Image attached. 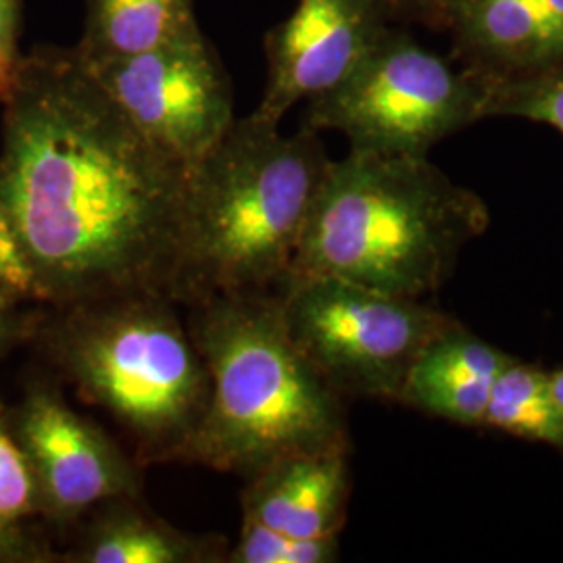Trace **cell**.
Here are the masks:
<instances>
[{
    "label": "cell",
    "instance_id": "6da1fadb",
    "mask_svg": "<svg viewBox=\"0 0 563 563\" xmlns=\"http://www.w3.org/2000/svg\"><path fill=\"white\" fill-rule=\"evenodd\" d=\"M0 202L57 309L178 302L188 169L125 118L74 48L21 60L4 101Z\"/></svg>",
    "mask_w": 563,
    "mask_h": 563
},
{
    "label": "cell",
    "instance_id": "7a4b0ae2",
    "mask_svg": "<svg viewBox=\"0 0 563 563\" xmlns=\"http://www.w3.org/2000/svg\"><path fill=\"white\" fill-rule=\"evenodd\" d=\"M330 162L305 125L234 121L188 174L178 305L280 295Z\"/></svg>",
    "mask_w": 563,
    "mask_h": 563
},
{
    "label": "cell",
    "instance_id": "3957f363",
    "mask_svg": "<svg viewBox=\"0 0 563 563\" xmlns=\"http://www.w3.org/2000/svg\"><path fill=\"white\" fill-rule=\"evenodd\" d=\"M488 222L483 199L428 157L349 151L328 165L290 278H336L422 299L443 286Z\"/></svg>",
    "mask_w": 563,
    "mask_h": 563
},
{
    "label": "cell",
    "instance_id": "277c9868",
    "mask_svg": "<svg viewBox=\"0 0 563 563\" xmlns=\"http://www.w3.org/2000/svg\"><path fill=\"white\" fill-rule=\"evenodd\" d=\"M211 399L186 463L251 478L288 455L349 446L344 397L288 336L278 295L190 305Z\"/></svg>",
    "mask_w": 563,
    "mask_h": 563
},
{
    "label": "cell",
    "instance_id": "5b68a950",
    "mask_svg": "<svg viewBox=\"0 0 563 563\" xmlns=\"http://www.w3.org/2000/svg\"><path fill=\"white\" fill-rule=\"evenodd\" d=\"M178 302L121 295L60 307L51 349L81 397L130 434L139 465L186 462L211 376Z\"/></svg>",
    "mask_w": 563,
    "mask_h": 563
},
{
    "label": "cell",
    "instance_id": "8992f818",
    "mask_svg": "<svg viewBox=\"0 0 563 563\" xmlns=\"http://www.w3.org/2000/svg\"><path fill=\"white\" fill-rule=\"evenodd\" d=\"M495 78L390 27L346 80L307 102L302 125L339 132L351 151L428 157L434 144L486 120Z\"/></svg>",
    "mask_w": 563,
    "mask_h": 563
},
{
    "label": "cell",
    "instance_id": "52a82bcc",
    "mask_svg": "<svg viewBox=\"0 0 563 563\" xmlns=\"http://www.w3.org/2000/svg\"><path fill=\"white\" fill-rule=\"evenodd\" d=\"M286 332L342 397L399 402L423 349L457 320L420 299L299 276L278 295Z\"/></svg>",
    "mask_w": 563,
    "mask_h": 563
},
{
    "label": "cell",
    "instance_id": "ba28073f",
    "mask_svg": "<svg viewBox=\"0 0 563 563\" xmlns=\"http://www.w3.org/2000/svg\"><path fill=\"white\" fill-rule=\"evenodd\" d=\"M86 67L125 118L188 172L236 121L232 81L202 32Z\"/></svg>",
    "mask_w": 563,
    "mask_h": 563
},
{
    "label": "cell",
    "instance_id": "9c48e42d",
    "mask_svg": "<svg viewBox=\"0 0 563 563\" xmlns=\"http://www.w3.org/2000/svg\"><path fill=\"white\" fill-rule=\"evenodd\" d=\"M13 437L30 463L38 507L55 520H78L113 499H141L139 462L53 390H34L21 402Z\"/></svg>",
    "mask_w": 563,
    "mask_h": 563
},
{
    "label": "cell",
    "instance_id": "30bf717a",
    "mask_svg": "<svg viewBox=\"0 0 563 563\" xmlns=\"http://www.w3.org/2000/svg\"><path fill=\"white\" fill-rule=\"evenodd\" d=\"M383 0H299L265 36L267 81L255 118L280 125L301 101L346 80L393 27Z\"/></svg>",
    "mask_w": 563,
    "mask_h": 563
},
{
    "label": "cell",
    "instance_id": "8fae6325",
    "mask_svg": "<svg viewBox=\"0 0 563 563\" xmlns=\"http://www.w3.org/2000/svg\"><path fill=\"white\" fill-rule=\"evenodd\" d=\"M457 59L497 78L563 59V0H443Z\"/></svg>",
    "mask_w": 563,
    "mask_h": 563
},
{
    "label": "cell",
    "instance_id": "7c38bea8",
    "mask_svg": "<svg viewBox=\"0 0 563 563\" xmlns=\"http://www.w3.org/2000/svg\"><path fill=\"white\" fill-rule=\"evenodd\" d=\"M349 493V446L297 453L246 478L242 518L295 539L339 537Z\"/></svg>",
    "mask_w": 563,
    "mask_h": 563
},
{
    "label": "cell",
    "instance_id": "4fadbf2b",
    "mask_svg": "<svg viewBox=\"0 0 563 563\" xmlns=\"http://www.w3.org/2000/svg\"><path fill=\"white\" fill-rule=\"evenodd\" d=\"M511 360L457 323L423 349L399 402L446 422L483 426L490 388Z\"/></svg>",
    "mask_w": 563,
    "mask_h": 563
},
{
    "label": "cell",
    "instance_id": "5bb4252c",
    "mask_svg": "<svg viewBox=\"0 0 563 563\" xmlns=\"http://www.w3.org/2000/svg\"><path fill=\"white\" fill-rule=\"evenodd\" d=\"M225 555L220 537L184 532L146 511L139 499L123 497L90 511L71 562L218 563Z\"/></svg>",
    "mask_w": 563,
    "mask_h": 563
},
{
    "label": "cell",
    "instance_id": "9a60e30c",
    "mask_svg": "<svg viewBox=\"0 0 563 563\" xmlns=\"http://www.w3.org/2000/svg\"><path fill=\"white\" fill-rule=\"evenodd\" d=\"M195 0H86L76 53L86 65L134 57L199 34Z\"/></svg>",
    "mask_w": 563,
    "mask_h": 563
},
{
    "label": "cell",
    "instance_id": "2e32d148",
    "mask_svg": "<svg viewBox=\"0 0 563 563\" xmlns=\"http://www.w3.org/2000/svg\"><path fill=\"white\" fill-rule=\"evenodd\" d=\"M483 426L563 453V413L553 399L549 372L514 357L490 388Z\"/></svg>",
    "mask_w": 563,
    "mask_h": 563
},
{
    "label": "cell",
    "instance_id": "e0dca14e",
    "mask_svg": "<svg viewBox=\"0 0 563 563\" xmlns=\"http://www.w3.org/2000/svg\"><path fill=\"white\" fill-rule=\"evenodd\" d=\"M484 115L537 121L563 134V59L528 74L495 78Z\"/></svg>",
    "mask_w": 563,
    "mask_h": 563
},
{
    "label": "cell",
    "instance_id": "ac0fdd59",
    "mask_svg": "<svg viewBox=\"0 0 563 563\" xmlns=\"http://www.w3.org/2000/svg\"><path fill=\"white\" fill-rule=\"evenodd\" d=\"M341 558L339 537L295 539L280 530L242 518L241 534L225 563H330Z\"/></svg>",
    "mask_w": 563,
    "mask_h": 563
},
{
    "label": "cell",
    "instance_id": "d6986e66",
    "mask_svg": "<svg viewBox=\"0 0 563 563\" xmlns=\"http://www.w3.org/2000/svg\"><path fill=\"white\" fill-rule=\"evenodd\" d=\"M38 507L36 484L18 439L0 423V522L15 523Z\"/></svg>",
    "mask_w": 563,
    "mask_h": 563
},
{
    "label": "cell",
    "instance_id": "ffe728a7",
    "mask_svg": "<svg viewBox=\"0 0 563 563\" xmlns=\"http://www.w3.org/2000/svg\"><path fill=\"white\" fill-rule=\"evenodd\" d=\"M0 292L9 299L38 297L36 276L30 260L0 202Z\"/></svg>",
    "mask_w": 563,
    "mask_h": 563
},
{
    "label": "cell",
    "instance_id": "44dd1931",
    "mask_svg": "<svg viewBox=\"0 0 563 563\" xmlns=\"http://www.w3.org/2000/svg\"><path fill=\"white\" fill-rule=\"evenodd\" d=\"M20 71L18 0H0V102L11 97Z\"/></svg>",
    "mask_w": 563,
    "mask_h": 563
},
{
    "label": "cell",
    "instance_id": "7402d4cb",
    "mask_svg": "<svg viewBox=\"0 0 563 563\" xmlns=\"http://www.w3.org/2000/svg\"><path fill=\"white\" fill-rule=\"evenodd\" d=\"M395 21H418L441 27L443 0H383Z\"/></svg>",
    "mask_w": 563,
    "mask_h": 563
},
{
    "label": "cell",
    "instance_id": "603a6c76",
    "mask_svg": "<svg viewBox=\"0 0 563 563\" xmlns=\"http://www.w3.org/2000/svg\"><path fill=\"white\" fill-rule=\"evenodd\" d=\"M34 551L27 541L13 528V523L0 522V562L27 560Z\"/></svg>",
    "mask_w": 563,
    "mask_h": 563
},
{
    "label": "cell",
    "instance_id": "cb8c5ba5",
    "mask_svg": "<svg viewBox=\"0 0 563 563\" xmlns=\"http://www.w3.org/2000/svg\"><path fill=\"white\" fill-rule=\"evenodd\" d=\"M549 386H551L553 399H555L563 413V367L562 369H555V372H549Z\"/></svg>",
    "mask_w": 563,
    "mask_h": 563
},
{
    "label": "cell",
    "instance_id": "d4e9b609",
    "mask_svg": "<svg viewBox=\"0 0 563 563\" xmlns=\"http://www.w3.org/2000/svg\"><path fill=\"white\" fill-rule=\"evenodd\" d=\"M7 299H9V297H4V295L0 292V339L4 336V330H7V318H4V307H2Z\"/></svg>",
    "mask_w": 563,
    "mask_h": 563
}]
</instances>
